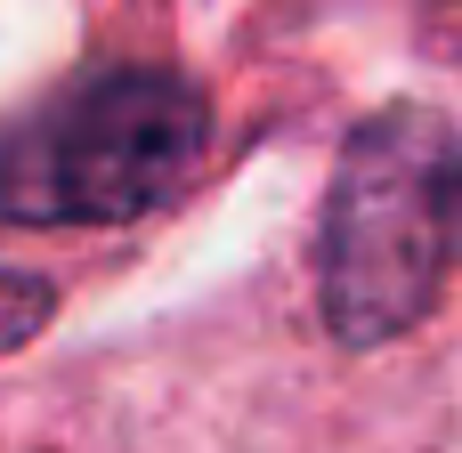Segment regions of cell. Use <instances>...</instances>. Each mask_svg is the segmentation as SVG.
<instances>
[{
    "label": "cell",
    "instance_id": "1",
    "mask_svg": "<svg viewBox=\"0 0 462 453\" xmlns=\"http://www.w3.org/2000/svg\"><path fill=\"white\" fill-rule=\"evenodd\" d=\"M211 146V113L187 81L122 65L49 97L0 138V219L16 227H114L171 203Z\"/></svg>",
    "mask_w": 462,
    "mask_h": 453
},
{
    "label": "cell",
    "instance_id": "2",
    "mask_svg": "<svg viewBox=\"0 0 462 453\" xmlns=\"http://www.w3.org/2000/svg\"><path fill=\"white\" fill-rule=\"evenodd\" d=\"M462 235V146L439 113H382L349 138L325 203V316L349 340L414 324Z\"/></svg>",
    "mask_w": 462,
    "mask_h": 453
},
{
    "label": "cell",
    "instance_id": "3",
    "mask_svg": "<svg viewBox=\"0 0 462 453\" xmlns=\"http://www.w3.org/2000/svg\"><path fill=\"white\" fill-rule=\"evenodd\" d=\"M49 324V284H32V276H16V267H0V349H16V340H32Z\"/></svg>",
    "mask_w": 462,
    "mask_h": 453
}]
</instances>
